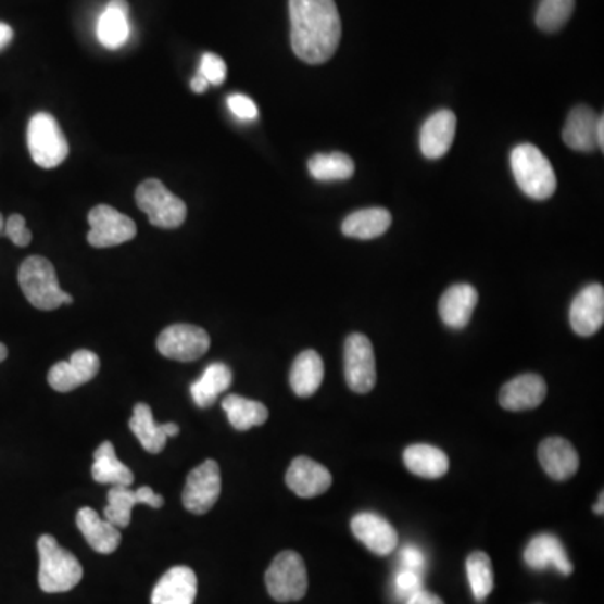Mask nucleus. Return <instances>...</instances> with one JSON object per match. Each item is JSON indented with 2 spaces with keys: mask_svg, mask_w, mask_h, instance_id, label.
Here are the masks:
<instances>
[{
  "mask_svg": "<svg viewBox=\"0 0 604 604\" xmlns=\"http://www.w3.org/2000/svg\"><path fill=\"white\" fill-rule=\"evenodd\" d=\"M524 561L529 568L536 569V571L554 568L564 576L572 575L575 571V566L569 561L563 542L553 534L536 536L524 551Z\"/></svg>",
  "mask_w": 604,
  "mask_h": 604,
  "instance_id": "nucleus-17",
  "label": "nucleus"
},
{
  "mask_svg": "<svg viewBox=\"0 0 604 604\" xmlns=\"http://www.w3.org/2000/svg\"><path fill=\"white\" fill-rule=\"evenodd\" d=\"M569 323L576 335H596L604 323V288L601 285H591L582 289L569 310Z\"/></svg>",
  "mask_w": 604,
  "mask_h": 604,
  "instance_id": "nucleus-14",
  "label": "nucleus"
},
{
  "mask_svg": "<svg viewBox=\"0 0 604 604\" xmlns=\"http://www.w3.org/2000/svg\"><path fill=\"white\" fill-rule=\"evenodd\" d=\"M27 147L34 163L41 168L60 166L70 153V144L54 116L37 113L27 126Z\"/></svg>",
  "mask_w": 604,
  "mask_h": 604,
  "instance_id": "nucleus-5",
  "label": "nucleus"
},
{
  "mask_svg": "<svg viewBox=\"0 0 604 604\" xmlns=\"http://www.w3.org/2000/svg\"><path fill=\"white\" fill-rule=\"evenodd\" d=\"M129 5L126 0H111L98 18V41L108 49H119L128 42Z\"/></svg>",
  "mask_w": 604,
  "mask_h": 604,
  "instance_id": "nucleus-25",
  "label": "nucleus"
},
{
  "mask_svg": "<svg viewBox=\"0 0 604 604\" xmlns=\"http://www.w3.org/2000/svg\"><path fill=\"white\" fill-rule=\"evenodd\" d=\"M325 380V363L316 351H302L294 360V365L289 375V383L292 391L302 399H307L311 394L319 390L320 383Z\"/></svg>",
  "mask_w": 604,
  "mask_h": 604,
  "instance_id": "nucleus-27",
  "label": "nucleus"
},
{
  "mask_svg": "<svg viewBox=\"0 0 604 604\" xmlns=\"http://www.w3.org/2000/svg\"><path fill=\"white\" fill-rule=\"evenodd\" d=\"M344 378L354 393H369L376 385L375 351L372 341L354 332L344 344Z\"/></svg>",
  "mask_w": 604,
  "mask_h": 604,
  "instance_id": "nucleus-9",
  "label": "nucleus"
},
{
  "mask_svg": "<svg viewBox=\"0 0 604 604\" xmlns=\"http://www.w3.org/2000/svg\"><path fill=\"white\" fill-rule=\"evenodd\" d=\"M137 205L147 214L151 225L159 229H177L187 218L184 200L169 192L168 188L155 178L144 180L135 193Z\"/></svg>",
  "mask_w": 604,
  "mask_h": 604,
  "instance_id": "nucleus-6",
  "label": "nucleus"
},
{
  "mask_svg": "<svg viewBox=\"0 0 604 604\" xmlns=\"http://www.w3.org/2000/svg\"><path fill=\"white\" fill-rule=\"evenodd\" d=\"M292 51L307 64L331 60L341 39L335 0H289Z\"/></svg>",
  "mask_w": 604,
  "mask_h": 604,
  "instance_id": "nucleus-1",
  "label": "nucleus"
},
{
  "mask_svg": "<svg viewBox=\"0 0 604 604\" xmlns=\"http://www.w3.org/2000/svg\"><path fill=\"white\" fill-rule=\"evenodd\" d=\"M197 596V575L187 566L166 571L151 591V604H193Z\"/></svg>",
  "mask_w": 604,
  "mask_h": 604,
  "instance_id": "nucleus-19",
  "label": "nucleus"
},
{
  "mask_svg": "<svg viewBox=\"0 0 604 604\" xmlns=\"http://www.w3.org/2000/svg\"><path fill=\"white\" fill-rule=\"evenodd\" d=\"M467 576L474 597L482 603L494 590V571L490 557L482 551L471 553L467 559Z\"/></svg>",
  "mask_w": 604,
  "mask_h": 604,
  "instance_id": "nucleus-34",
  "label": "nucleus"
},
{
  "mask_svg": "<svg viewBox=\"0 0 604 604\" xmlns=\"http://www.w3.org/2000/svg\"><path fill=\"white\" fill-rule=\"evenodd\" d=\"M4 217H2V214H0V236H2V232H4Z\"/></svg>",
  "mask_w": 604,
  "mask_h": 604,
  "instance_id": "nucleus-47",
  "label": "nucleus"
},
{
  "mask_svg": "<svg viewBox=\"0 0 604 604\" xmlns=\"http://www.w3.org/2000/svg\"><path fill=\"white\" fill-rule=\"evenodd\" d=\"M477 302H479V292L474 286H452L443 292L442 299H440V317L449 328H465L470 323Z\"/></svg>",
  "mask_w": 604,
  "mask_h": 604,
  "instance_id": "nucleus-23",
  "label": "nucleus"
},
{
  "mask_svg": "<svg viewBox=\"0 0 604 604\" xmlns=\"http://www.w3.org/2000/svg\"><path fill=\"white\" fill-rule=\"evenodd\" d=\"M222 408L227 413L230 425L236 430L246 431L254 427H261L269 418V410L261 402L243 399L239 394H229L222 400Z\"/></svg>",
  "mask_w": 604,
  "mask_h": 604,
  "instance_id": "nucleus-32",
  "label": "nucleus"
},
{
  "mask_svg": "<svg viewBox=\"0 0 604 604\" xmlns=\"http://www.w3.org/2000/svg\"><path fill=\"white\" fill-rule=\"evenodd\" d=\"M156 348L168 360L196 362L211 348V336L199 326L174 325L160 332Z\"/></svg>",
  "mask_w": 604,
  "mask_h": 604,
  "instance_id": "nucleus-10",
  "label": "nucleus"
},
{
  "mask_svg": "<svg viewBox=\"0 0 604 604\" xmlns=\"http://www.w3.org/2000/svg\"><path fill=\"white\" fill-rule=\"evenodd\" d=\"M597 115L590 106H576L569 113L568 122L563 129L564 143L571 150L593 151L597 148L596 140Z\"/></svg>",
  "mask_w": 604,
  "mask_h": 604,
  "instance_id": "nucleus-26",
  "label": "nucleus"
},
{
  "mask_svg": "<svg viewBox=\"0 0 604 604\" xmlns=\"http://www.w3.org/2000/svg\"><path fill=\"white\" fill-rule=\"evenodd\" d=\"M457 129V116L453 111L440 110L421 126L420 148L427 159L439 160L452 147Z\"/></svg>",
  "mask_w": 604,
  "mask_h": 604,
  "instance_id": "nucleus-20",
  "label": "nucleus"
},
{
  "mask_svg": "<svg viewBox=\"0 0 604 604\" xmlns=\"http://www.w3.org/2000/svg\"><path fill=\"white\" fill-rule=\"evenodd\" d=\"M545 394H548V387L541 376L527 373L517 376L501 388L499 403L508 412H524V410L538 408L544 402Z\"/></svg>",
  "mask_w": 604,
  "mask_h": 604,
  "instance_id": "nucleus-18",
  "label": "nucleus"
},
{
  "mask_svg": "<svg viewBox=\"0 0 604 604\" xmlns=\"http://www.w3.org/2000/svg\"><path fill=\"white\" fill-rule=\"evenodd\" d=\"M596 140H597V147H600V150L603 151L604 150V116L603 115H601L600 118H597Z\"/></svg>",
  "mask_w": 604,
  "mask_h": 604,
  "instance_id": "nucleus-44",
  "label": "nucleus"
},
{
  "mask_svg": "<svg viewBox=\"0 0 604 604\" xmlns=\"http://www.w3.org/2000/svg\"><path fill=\"white\" fill-rule=\"evenodd\" d=\"M199 73L209 81V85L221 86L224 85L225 76H227V66H225L224 60L214 52H205L200 61Z\"/></svg>",
  "mask_w": 604,
  "mask_h": 604,
  "instance_id": "nucleus-36",
  "label": "nucleus"
},
{
  "mask_svg": "<svg viewBox=\"0 0 604 604\" xmlns=\"http://www.w3.org/2000/svg\"><path fill=\"white\" fill-rule=\"evenodd\" d=\"M232 369L224 363H212L199 380L190 387L193 402L199 408H209L232 385Z\"/></svg>",
  "mask_w": 604,
  "mask_h": 604,
  "instance_id": "nucleus-28",
  "label": "nucleus"
},
{
  "mask_svg": "<svg viewBox=\"0 0 604 604\" xmlns=\"http://www.w3.org/2000/svg\"><path fill=\"white\" fill-rule=\"evenodd\" d=\"M286 483L299 498L313 499L329 490L332 477L325 465L307 457H298L289 465Z\"/></svg>",
  "mask_w": 604,
  "mask_h": 604,
  "instance_id": "nucleus-16",
  "label": "nucleus"
},
{
  "mask_svg": "<svg viewBox=\"0 0 604 604\" xmlns=\"http://www.w3.org/2000/svg\"><path fill=\"white\" fill-rule=\"evenodd\" d=\"M391 225V214L387 209H365L353 212L344 218L341 230L353 239L369 240L383 236Z\"/></svg>",
  "mask_w": 604,
  "mask_h": 604,
  "instance_id": "nucleus-31",
  "label": "nucleus"
},
{
  "mask_svg": "<svg viewBox=\"0 0 604 604\" xmlns=\"http://www.w3.org/2000/svg\"><path fill=\"white\" fill-rule=\"evenodd\" d=\"M511 166L520 190L534 200H545L556 192L557 178L550 160L531 143L519 144L511 153Z\"/></svg>",
  "mask_w": 604,
  "mask_h": 604,
  "instance_id": "nucleus-4",
  "label": "nucleus"
},
{
  "mask_svg": "<svg viewBox=\"0 0 604 604\" xmlns=\"http://www.w3.org/2000/svg\"><path fill=\"white\" fill-rule=\"evenodd\" d=\"M403 461L412 474L424 479H440L449 470L446 453L425 443L410 445L403 453Z\"/></svg>",
  "mask_w": 604,
  "mask_h": 604,
  "instance_id": "nucleus-29",
  "label": "nucleus"
},
{
  "mask_svg": "<svg viewBox=\"0 0 604 604\" xmlns=\"http://www.w3.org/2000/svg\"><path fill=\"white\" fill-rule=\"evenodd\" d=\"M221 490V468H218L217 462L205 461L188 474L181 502L188 513L202 516L214 507Z\"/></svg>",
  "mask_w": 604,
  "mask_h": 604,
  "instance_id": "nucleus-11",
  "label": "nucleus"
},
{
  "mask_svg": "<svg viewBox=\"0 0 604 604\" xmlns=\"http://www.w3.org/2000/svg\"><path fill=\"white\" fill-rule=\"evenodd\" d=\"M18 286L36 310L54 311L71 304L73 295L61 289L54 266L41 255H30L18 269Z\"/></svg>",
  "mask_w": 604,
  "mask_h": 604,
  "instance_id": "nucleus-2",
  "label": "nucleus"
},
{
  "mask_svg": "<svg viewBox=\"0 0 604 604\" xmlns=\"http://www.w3.org/2000/svg\"><path fill=\"white\" fill-rule=\"evenodd\" d=\"M8 357V347L4 343H0V363L4 362Z\"/></svg>",
  "mask_w": 604,
  "mask_h": 604,
  "instance_id": "nucleus-46",
  "label": "nucleus"
},
{
  "mask_svg": "<svg viewBox=\"0 0 604 604\" xmlns=\"http://www.w3.org/2000/svg\"><path fill=\"white\" fill-rule=\"evenodd\" d=\"M227 104H229L230 113L236 115L237 118L243 119V122H252L259 116V110L254 101L249 97H243V95H232V97L227 98Z\"/></svg>",
  "mask_w": 604,
  "mask_h": 604,
  "instance_id": "nucleus-38",
  "label": "nucleus"
},
{
  "mask_svg": "<svg viewBox=\"0 0 604 604\" xmlns=\"http://www.w3.org/2000/svg\"><path fill=\"white\" fill-rule=\"evenodd\" d=\"M394 587H397L400 597L408 600L413 594L421 591V576L418 575V572L402 569V571L397 575V579H394Z\"/></svg>",
  "mask_w": 604,
  "mask_h": 604,
  "instance_id": "nucleus-39",
  "label": "nucleus"
},
{
  "mask_svg": "<svg viewBox=\"0 0 604 604\" xmlns=\"http://www.w3.org/2000/svg\"><path fill=\"white\" fill-rule=\"evenodd\" d=\"M190 86H192L193 91L199 92V95H202V92L206 91V88H209V81H206L205 78H203L202 74H197L196 78L192 79V83H190Z\"/></svg>",
  "mask_w": 604,
  "mask_h": 604,
  "instance_id": "nucleus-43",
  "label": "nucleus"
},
{
  "mask_svg": "<svg viewBox=\"0 0 604 604\" xmlns=\"http://www.w3.org/2000/svg\"><path fill=\"white\" fill-rule=\"evenodd\" d=\"M266 587L279 603L299 601L307 593L306 564L294 551L277 554L266 572Z\"/></svg>",
  "mask_w": 604,
  "mask_h": 604,
  "instance_id": "nucleus-7",
  "label": "nucleus"
},
{
  "mask_svg": "<svg viewBox=\"0 0 604 604\" xmlns=\"http://www.w3.org/2000/svg\"><path fill=\"white\" fill-rule=\"evenodd\" d=\"M351 531L357 541L378 556H388L397 550L399 534L383 517L372 513L357 514L351 520Z\"/></svg>",
  "mask_w": 604,
  "mask_h": 604,
  "instance_id": "nucleus-15",
  "label": "nucleus"
},
{
  "mask_svg": "<svg viewBox=\"0 0 604 604\" xmlns=\"http://www.w3.org/2000/svg\"><path fill=\"white\" fill-rule=\"evenodd\" d=\"M400 559H402L403 569L418 572V575H421V571H424L425 556L418 548H415V545H406L405 550L402 551Z\"/></svg>",
  "mask_w": 604,
  "mask_h": 604,
  "instance_id": "nucleus-40",
  "label": "nucleus"
},
{
  "mask_svg": "<svg viewBox=\"0 0 604 604\" xmlns=\"http://www.w3.org/2000/svg\"><path fill=\"white\" fill-rule=\"evenodd\" d=\"M39 551V587L45 593H66L78 587L83 568L74 554L58 544L52 536L45 534L37 541Z\"/></svg>",
  "mask_w": 604,
  "mask_h": 604,
  "instance_id": "nucleus-3",
  "label": "nucleus"
},
{
  "mask_svg": "<svg viewBox=\"0 0 604 604\" xmlns=\"http://www.w3.org/2000/svg\"><path fill=\"white\" fill-rule=\"evenodd\" d=\"M12 37H14L12 27L8 26V24L0 23V51L11 45Z\"/></svg>",
  "mask_w": 604,
  "mask_h": 604,
  "instance_id": "nucleus-42",
  "label": "nucleus"
},
{
  "mask_svg": "<svg viewBox=\"0 0 604 604\" xmlns=\"http://www.w3.org/2000/svg\"><path fill=\"white\" fill-rule=\"evenodd\" d=\"M76 524H78L81 534L85 536L86 542L97 553L111 554L118 550L122 532L118 527L108 523L106 519H101L97 511H92L91 507L79 508Z\"/></svg>",
  "mask_w": 604,
  "mask_h": 604,
  "instance_id": "nucleus-24",
  "label": "nucleus"
},
{
  "mask_svg": "<svg viewBox=\"0 0 604 604\" xmlns=\"http://www.w3.org/2000/svg\"><path fill=\"white\" fill-rule=\"evenodd\" d=\"M2 236L9 237L17 248H27L30 240H33V234L27 229L26 218L18 214L11 215V217L5 221Z\"/></svg>",
  "mask_w": 604,
  "mask_h": 604,
  "instance_id": "nucleus-37",
  "label": "nucleus"
},
{
  "mask_svg": "<svg viewBox=\"0 0 604 604\" xmlns=\"http://www.w3.org/2000/svg\"><path fill=\"white\" fill-rule=\"evenodd\" d=\"M100 357L97 353L78 350L73 353L70 362L55 363L49 369L48 381L52 390L67 393L91 381L100 372Z\"/></svg>",
  "mask_w": 604,
  "mask_h": 604,
  "instance_id": "nucleus-12",
  "label": "nucleus"
},
{
  "mask_svg": "<svg viewBox=\"0 0 604 604\" xmlns=\"http://www.w3.org/2000/svg\"><path fill=\"white\" fill-rule=\"evenodd\" d=\"M575 12V0H541L536 12V24L544 33L563 29Z\"/></svg>",
  "mask_w": 604,
  "mask_h": 604,
  "instance_id": "nucleus-35",
  "label": "nucleus"
},
{
  "mask_svg": "<svg viewBox=\"0 0 604 604\" xmlns=\"http://www.w3.org/2000/svg\"><path fill=\"white\" fill-rule=\"evenodd\" d=\"M129 428L135 437L140 440L147 452L160 453L165 449L166 440L180 433L177 424L159 425L153 418L150 406L147 403H137L134 408V417L129 420Z\"/></svg>",
  "mask_w": 604,
  "mask_h": 604,
  "instance_id": "nucleus-22",
  "label": "nucleus"
},
{
  "mask_svg": "<svg viewBox=\"0 0 604 604\" xmlns=\"http://www.w3.org/2000/svg\"><path fill=\"white\" fill-rule=\"evenodd\" d=\"M406 604H445L440 600L437 594L428 593V591H418V593L413 594L412 597L406 600Z\"/></svg>",
  "mask_w": 604,
  "mask_h": 604,
  "instance_id": "nucleus-41",
  "label": "nucleus"
},
{
  "mask_svg": "<svg viewBox=\"0 0 604 604\" xmlns=\"http://www.w3.org/2000/svg\"><path fill=\"white\" fill-rule=\"evenodd\" d=\"M307 168L311 177L319 181L348 180L353 177L354 162L347 153H339V151L317 153L311 156Z\"/></svg>",
  "mask_w": 604,
  "mask_h": 604,
  "instance_id": "nucleus-33",
  "label": "nucleus"
},
{
  "mask_svg": "<svg viewBox=\"0 0 604 604\" xmlns=\"http://www.w3.org/2000/svg\"><path fill=\"white\" fill-rule=\"evenodd\" d=\"M603 502H604V495L601 494L600 501H597V504L594 505V514H600V516H603Z\"/></svg>",
  "mask_w": 604,
  "mask_h": 604,
  "instance_id": "nucleus-45",
  "label": "nucleus"
},
{
  "mask_svg": "<svg viewBox=\"0 0 604 604\" xmlns=\"http://www.w3.org/2000/svg\"><path fill=\"white\" fill-rule=\"evenodd\" d=\"M539 462L551 479L563 482L571 479L579 468V455L566 439L551 437L539 445Z\"/></svg>",
  "mask_w": 604,
  "mask_h": 604,
  "instance_id": "nucleus-21",
  "label": "nucleus"
},
{
  "mask_svg": "<svg viewBox=\"0 0 604 604\" xmlns=\"http://www.w3.org/2000/svg\"><path fill=\"white\" fill-rule=\"evenodd\" d=\"M138 504L160 508L163 505V498L150 487H140L138 490L125 486L111 487L108 492V505L104 507V519L118 529H125L131 523V508Z\"/></svg>",
  "mask_w": 604,
  "mask_h": 604,
  "instance_id": "nucleus-13",
  "label": "nucleus"
},
{
  "mask_svg": "<svg viewBox=\"0 0 604 604\" xmlns=\"http://www.w3.org/2000/svg\"><path fill=\"white\" fill-rule=\"evenodd\" d=\"M91 476L98 483H110L111 487H129L135 480L134 471L118 461L115 446L111 442L101 443L95 452Z\"/></svg>",
  "mask_w": 604,
  "mask_h": 604,
  "instance_id": "nucleus-30",
  "label": "nucleus"
},
{
  "mask_svg": "<svg viewBox=\"0 0 604 604\" xmlns=\"http://www.w3.org/2000/svg\"><path fill=\"white\" fill-rule=\"evenodd\" d=\"M88 222L91 227L88 242L92 248H116L134 240L137 236V224L110 205L95 206L89 212Z\"/></svg>",
  "mask_w": 604,
  "mask_h": 604,
  "instance_id": "nucleus-8",
  "label": "nucleus"
}]
</instances>
